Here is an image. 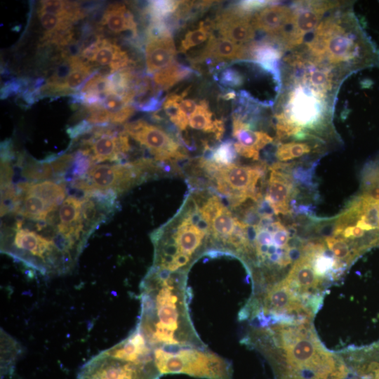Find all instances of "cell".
I'll use <instances>...</instances> for the list:
<instances>
[{
  "instance_id": "cell-1",
  "label": "cell",
  "mask_w": 379,
  "mask_h": 379,
  "mask_svg": "<svg viewBox=\"0 0 379 379\" xmlns=\"http://www.w3.org/2000/svg\"><path fill=\"white\" fill-rule=\"evenodd\" d=\"M187 273H171L152 266L140 284L141 309L136 327L152 351L206 348L190 317Z\"/></svg>"
},
{
  "instance_id": "cell-2",
  "label": "cell",
  "mask_w": 379,
  "mask_h": 379,
  "mask_svg": "<svg viewBox=\"0 0 379 379\" xmlns=\"http://www.w3.org/2000/svg\"><path fill=\"white\" fill-rule=\"evenodd\" d=\"M242 343L264 355L275 379H327L343 361L324 348L309 321L255 328Z\"/></svg>"
},
{
  "instance_id": "cell-3",
  "label": "cell",
  "mask_w": 379,
  "mask_h": 379,
  "mask_svg": "<svg viewBox=\"0 0 379 379\" xmlns=\"http://www.w3.org/2000/svg\"><path fill=\"white\" fill-rule=\"evenodd\" d=\"M338 6L328 12L299 49L314 62L347 77L379 65V47L371 40L350 9Z\"/></svg>"
},
{
  "instance_id": "cell-4",
  "label": "cell",
  "mask_w": 379,
  "mask_h": 379,
  "mask_svg": "<svg viewBox=\"0 0 379 379\" xmlns=\"http://www.w3.org/2000/svg\"><path fill=\"white\" fill-rule=\"evenodd\" d=\"M283 72L281 109L274 115L277 139L322 141L318 135L331 132L338 92L313 84L295 67L284 65Z\"/></svg>"
},
{
  "instance_id": "cell-5",
  "label": "cell",
  "mask_w": 379,
  "mask_h": 379,
  "mask_svg": "<svg viewBox=\"0 0 379 379\" xmlns=\"http://www.w3.org/2000/svg\"><path fill=\"white\" fill-rule=\"evenodd\" d=\"M151 239L154 247L153 266L171 273L188 272L210 245V225L190 193L178 212Z\"/></svg>"
},
{
  "instance_id": "cell-6",
  "label": "cell",
  "mask_w": 379,
  "mask_h": 379,
  "mask_svg": "<svg viewBox=\"0 0 379 379\" xmlns=\"http://www.w3.org/2000/svg\"><path fill=\"white\" fill-rule=\"evenodd\" d=\"M153 351L135 327L122 341L94 356L77 379H159Z\"/></svg>"
},
{
  "instance_id": "cell-7",
  "label": "cell",
  "mask_w": 379,
  "mask_h": 379,
  "mask_svg": "<svg viewBox=\"0 0 379 379\" xmlns=\"http://www.w3.org/2000/svg\"><path fill=\"white\" fill-rule=\"evenodd\" d=\"M197 171L202 172L212 182L215 192L227 199L232 208H236L248 199L258 203L262 196L258 183L262 182L266 164L240 166L236 164L219 165L200 157L194 161Z\"/></svg>"
},
{
  "instance_id": "cell-8",
  "label": "cell",
  "mask_w": 379,
  "mask_h": 379,
  "mask_svg": "<svg viewBox=\"0 0 379 379\" xmlns=\"http://www.w3.org/2000/svg\"><path fill=\"white\" fill-rule=\"evenodd\" d=\"M153 355L161 375L185 374L204 379H232L233 369L230 361L206 347L154 350Z\"/></svg>"
},
{
  "instance_id": "cell-9",
  "label": "cell",
  "mask_w": 379,
  "mask_h": 379,
  "mask_svg": "<svg viewBox=\"0 0 379 379\" xmlns=\"http://www.w3.org/2000/svg\"><path fill=\"white\" fill-rule=\"evenodd\" d=\"M123 131L147 148L159 162H171L188 158V154L178 136L144 120L126 124Z\"/></svg>"
},
{
  "instance_id": "cell-10",
  "label": "cell",
  "mask_w": 379,
  "mask_h": 379,
  "mask_svg": "<svg viewBox=\"0 0 379 379\" xmlns=\"http://www.w3.org/2000/svg\"><path fill=\"white\" fill-rule=\"evenodd\" d=\"M138 159L116 165L101 164L92 166L86 178L93 190H112L123 193L149 178Z\"/></svg>"
},
{
  "instance_id": "cell-11",
  "label": "cell",
  "mask_w": 379,
  "mask_h": 379,
  "mask_svg": "<svg viewBox=\"0 0 379 379\" xmlns=\"http://www.w3.org/2000/svg\"><path fill=\"white\" fill-rule=\"evenodd\" d=\"M339 4L338 2L319 1L293 3V23L284 41L286 50L292 51L300 47L305 39L315 30L328 12Z\"/></svg>"
},
{
  "instance_id": "cell-12",
  "label": "cell",
  "mask_w": 379,
  "mask_h": 379,
  "mask_svg": "<svg viewBox=\"0 0 379 379\" xmlns=\"http://www.w3.org/2000/svg\"><path fill=\"white\" fill-rule=\"evenodd\" d=\"M92 135L82 142L80 150L86 153L93 163L105 161H118L131 150L128 135L123 130L117 132L112 127L95 126Z\"/></svg>"
},
{
  "instance_id": "cell-13",
  "label": "cell",
  "mask_w": 379,
  "mask_h": 379,
  "mask_svg": "<svg viewBox=\"0 0 379 379\" xmlns=\"http://www.w3.org/2000/svg\"><path fill=\"white\" fill-rule=\"evenodd\" d=\"M80 54L84 60L97 69L99 74L107 77L133 63L120 46L100 34L85 45Z\"/></svg>"
},
{
  "instance_id": "cell-14",
  "label": "cell",
  "mask_w": 379,
  "mask_h": 379,
  "mask_svg": "<svg viewBox=\"0 0 379 379\" xmlns=\"http://www.w3.org/2000/svg\"><path fill=\"white\" fill-rule=\"evenodd\" d=\"M253 16V14L241 10L234 4L213 21L214 28L224 39L239 44H247L252 42L255 36Z\"/></svg>"
},
{
  "instance_id": "cell-15",
  "label": "cell",
  "mask_w": 379,
  "mask_h": 379,
  "mask_svg": "<svg viewBox=\"0 0 379 379\" xmlns=\"http://www.w3.org/2000/svg\"><path fill=\"white\" fill-rule=\"evenodd\" d=\"M275 2L254 13L253 24L256 30L283 44L292 26L293 11L291 4L286 6Z\"/></svg>"
},
{
  "instance_id": "cell-16",
  "label": "cell",
  "mask_w": 379,
  "mask_h": 379,
  "mask_svg": "<svg viewBox=\"0 0 379 379\" xmlns=\"http://www.w3.org/2000/svg\"><path fill=\"white\" fill-rule=\"evenodd\" d=\"M269 170L270 174L265 199L272 207L275 215L290 214L291 200L298 194V189L288 171L274 168Z\"/></svg>"
},
{
  "instance_id": "cell-17",
  "label": "cell",
  "mask_w": 379,
  "mask_h": 379,
  "mask_svg": "<svg viewBox=\"0 0 379 379\" xmlns=\"http://www.w3.org/2000/svg\"><path fill=\"white\" fill-rule=\"evenodd\" d=\"M112 34H121L128 40L138 38L137 24L131 11L123 4H109L99 22Z\"/></svg>"
},
{
  "instance_id": "cell-18",
  "label": "cell",
  "mask_w": 379,
  "mask_h": 379,
  "mask_svg": "<svg viewBox=\"0 0 379 379\" xmlns=\"http://www.w3.org/2000/svg\"><path fill=\"white\" fill-rule=\"evenodd\" d=\"M176 48L172 35L146 40L145 57L148 74H155L173 62Z\"/></svg>"
},
{
  "instance_id": "cell-19",
  "label": "cell",
  "mask_w": 379,
  "mask_h": 379,
  "mask_svg": "<svg viewBox=\"0 0 379 379\" xmlns=\"http://www.w3.org/2000/svg\"><path fill=\"white\" fill-rule=\"evenodd\" d=\"M246 44H239L222 37L211 35L204 48L190 59L199 63L206 60H245Z\"/></svg>"
},
{
  "instance_id": "cell-20",
  "label": "cell",
  "mask_w": 379,
  "mask_h": 379,
  "mask_svg": "<svg viewBox=\"0 0 379 379\" xmlns=\"http://www.w3.org/2000/svg\"><path fill=\"white\" fill-rule=\"evenodd\" d=\"M251 124L233 116L232 135L237 142L258 151L273 142V138L263 131H253Z\"/></svg>"
},
{
  "instance_id": "cell-21",
  "label": "cell",
  "mask_w": 379,
  "mask_h": 379,
  "mask_svg": "<svg viewBox=\"0 0 379 379\" xmlns=\"http://www.w3.org/2000/svg\"><path fill=\"white\" fill-rule=\"evenodd\" d=\"M17 187L22 194H32L46 200L55 210L65 201V188L62 184L44 180L41 182H24Z\"/></svg>"
},
{
  "instance_id": "cell-22",
  "label": "cell",
  "mask_w": 379,
  "mask_h": 379,
  "mask_svg": "<svg viewBox=\"0 0 379 379\" xmlns=\"http://www.w3.org/2000/svg\"><path fill=\"white\" fill-rule=\"evenodd\" d=\"M212 112L206 100H201L197 106L195 111L189 117V125L196 130H201L205 133L214 135L218 141L221 139L224 133L222 120H212Z\"/></svg>"
},
{
  "instance_id": "cell-23",
  "label": "cell",
  "mask_w": 379,
  "mask_h": 379,
  "mask_svg": "<svg viewBox=\"0 0 379 379\" xmlns=\"http://www.w3.org/2000/svg\"><path fill=\"white\" fill-rule=\"evenodd\" d=\"M194 72V70L189 67L174 62L164 69L154 74L152 79L159 88L162 91L167 90Z\"/></svg>"
},
{
  "instance_id": "cell-24",
  "label": "cell",
  "mask_w": 379,
  "mask_h": 379,
  "mask_svg": "<svg viewBox=\"0 0 379 379\" xmlns=\"http://www.w3.org/2000/svg\"><path fill=\"white\" fill-rule=\"evenodd\" d=\"M20 213L22 216L39 222L46 221L55 210L43 198L32 194H25Z\"/></svg>"
},
{
  "instance_id": "cell-25",
  "label": "cell",
  "mask_w": 379,
  "mask_h": 379,
  "mask_svg": "<svg viewBox=\"0 0 379 379\" xmlns=\"http://www.w3.org/2000/svg\"><path fill=\"white\" fill-rule=\"evenodd\" d=\"M234 143L232 140H227L213 148L206 145L204 157L219 165L234 164L237 156Z\"/></svg>"
},
{
  "instance_id": "cell-26",
  "label": "cell",
  "mask_w": 379,
  "mask_h": 379,
  "mask_svg": "<svg viewBox=\"0 0 379 379\" xmlns=\"http://www.w3.org/2000/svg\"><path fill=\"white\" fill-rule=\"evenodd\" d=\"M315 147L316 146L308 142L291 141L279 143L275 151V157L281 162L293 160L311 153Z\"/></svg>"
},
{
  "instance_id": "cell-27",
  "label": "cell",
  "mask_w": 379,
  "mask_h": 379,
  "mask_svg": "<svg viewBox=\"0 0 379 379\" xmlns=\"http://www.w3.org/2000/svg\"><path fill=\"white\" fill-rule=\"evenodd\" d=\"M181 1H150L145 8L144 13L149 20L164 21L178 8Z\"/></svg>"
},
{
  "instance_id": "cell-28",
  "label": "cell",
  "mask_w": 379,
  "mask_h": 379,
  "mask_svg": "<svg viewBox=\"0 0 379 379\" xmlns=\"http://www.w3.org/2000/svg\"><path fill=\"white\" fill-rule=\"evenodd\" d=\"M324 241L326 247L333 253L334 257L345 267L352 263L355 257L348 243L343 239L334 237H325Z\"/></svg>"
},
{
  "instance_id": "cell-29",
  "label": "cell",
  "mask_w": 379,
  "mask_h": 379,
  "mask_svg": "<svg viewBox=\"0 0 379 379\" xmlns=\"http://www.w3.org/2000/svg\"><path fill=\"white\" fill-rule=\"evenodd\" d=\"M213 27V22H201L199 27L194 30L189 31L182 40L179 51L185 53L190 48L199 45L208 39L211 35V28Z\"/></svg>"
},
{
  "instance_id": "cell-30",
  "label": "cell",
  "mask_w": 379,
  "mask_h": 379,
  "mask_svg": "<svg viewBox=\"0 0 379 379\" xmlns=\"http://www.w3.org/2000/svg\"><path fill=\"white\" fill-rule=\"evenodd\" d=\"M21 173L28 180H42L53 177L54 172L49 161L46 159L44 161H27L24 164Z\"/></svg>"
},
{
  "instance_id": "cell-31",
  "label": "cell",
  "mask_w": 379,
  "mask_h": 379,
  "mask_svg": "<svg viewBox=\"0 0 379 379\" xmlns=\"http://www.w3.org/2000/svg\"><path fill=\"white\" fill-rule=\"evenodd\" d=\"M93 164V161L86 153L79 150L74 156L69 177L71 176L73 180L85 177L92 168Z\"/></svg>"
},
{
  "instance_id": "cell-32",
  "label": "cell",
  "mask_w": 379,
  "mask_h": 379,
  "mask_svg": "<svg viewBox=\"0 0 379 379\" xmlns=\"http://www.w3.org/2000/svg\"><path fill=\"white\" fill-rule=\"evenodd\" d=\"M49 161L54 173L58 177L65 176L72 166L74 157L71 154H64L60 156L52 155L47 158Z\"/></svg>"
},
{
  "instance_id": "cell-33",
  "label": "cell",
  "mask_w": 379,
  "mask_h": 379,
  "mask_svg": "<svg viewBox=\"0 0 379 379\" xmlns=\"http://www.w3.org/2000/svg\"><path fill=\"white\" fill-rule=\"evenodd\" d=\"M130 105L131 103L126 98L115 93L108 94L101 103L109 113L110 117Z\"/></svg>"
},
{
  "instance_id": "cell-34",
  "label": "cell",
  "mask_w": 379,
  "mask_h": 379,
  "mask_svg": "<svg viewBox=\"0 0 379 379\" xmlns=\"http://www.w3.org/2000/svg\"><path fill=\"white\" fill-rule=\"evenodd\" d=\"M94 126L91 125L86 119L79 121L76 125L67 129V133L72 139L77 138L81 135L91 133Z\"/></svg>"
},
{
  "instance_id": "cell-35",
  "label": "cell",
  "mask_w": 379,
  "mask_h": 379,
  "mask_svg": "<svg viewBox=\"0 0 379 379\" xmlns=\"http://www.w3.org/2000/svg\"><path fill=\"white\" fill-rule=\"evenodd\" d=\"M273 244L278 248H284L289 246L291 234L286 227L272 233Z\"/></svg>"
},
{
  "instance_id": "cell-36",
  "label": "cell",
  "mask_w": 379,
  "mask_h": 379,
  "mask_svg": "<svg viewBox=\"0 0 379 379\" xmlns=\"http://www.w3.org/2000/svg\"><path fill=\"white\" fill-rule=\"evenodd\" d=\"M234 148L237 153L239 154L240 156H242L247 159H251L253 161L259 160L260 159L259 151L241 145L237 142H234Z\"/></svg>"
},
{
  "instance_id": "cell-37",
  "label": "cell",
  "mask_w": 379,
  "mask_h": 379,
  "mask_svg": "<svg viewBox=\"0 0 379 379\" xmlns=\"http://www.w3.org/2000/svg\"><path fill=\"white\" fill-rule=\"evenodd\" d=\"M180 107L189 117L197 108L196 102L191 99H183L179 103Z\"/></svg>"
}]
</instances>
